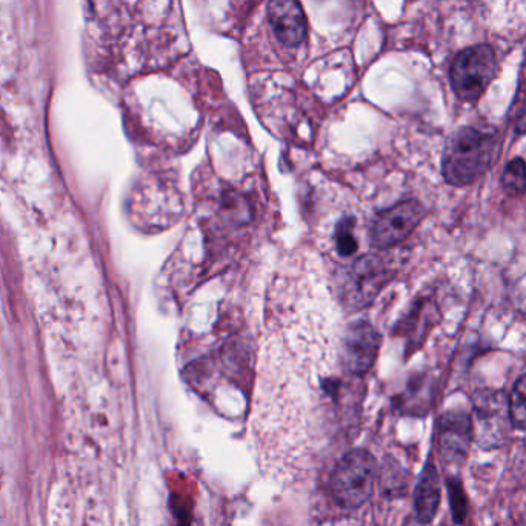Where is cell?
Here are the masks:
<instances>
[{"label":"cell","mask_w":526,"mask_h":526,"mask_svg":"<svg viewBox=\"0 0 526 526\" xmlns=\"http://www.w3.org/2000/svg\"><path fill=\"white\" fill-rule=\"evenodd\" d=\"M503 191L510 196H520L526 193V162L522 157L510 160L500 177Z\"/></svg>","instance_id":"cell-11"},{"label":"cell","mask_w":526,"mask_h":526,"mask_svg":"<svg viewBox=\"0 0 526 526\" xmlns=\"http://www.w3.org/2000/svg\"><path fill=\"white\" fill-rule=\"evenodd\" d=\"M351 276L353 277L347 285L348 302L353 303L354 307H363L365 303L370 302L371 297L376 296L380 279L383 277L382 271L374 260L370 263L360 260Z\"/></svg>","instance_id":"cell-10"},{"label":"cell","mask_w":526,"mask_h":526,"mask_svg":"<svg viewBox=\"0 0 526 526\" xmlns=\"http://www.w3.org/2000/svg\"><path fill=\"white\" fill-rule=\"evenodd\" d=\"M500 150L502 140L494 131L460 128L450 137L443 151V179L451 187L473 185L493 168Z\"/></svg>","instance_id":"cell-1"},{"label":"cell","mask_w":526,"mask_h":526,"mask_svg":"<svg viewBox=\"0 0 526 526\" xmlns=\"http://www.w3.org/2000/svg\"><path fill=\"white\" fill-rule=\"evenodd\" d=\"M508 414L511 425L517 430L526 431V374L517 379L508 399Z\"/></svg>","instance_id":"cell-12"},{"label":"cell","mask_w":526,"mask_h":526,"mask_svg":"<svg viewBox=\"0 0 526 526\" xmlns=\"http://www.w3.org/2000/svg\"><path fill=\"white\" fill-rule=\"evenodd\" d=\"M496 53L490 45H476L457 54L451 67V84L457 97L467 102L482 97L496 73Z\"/></svg>","instance_id":"cell-3"},{"label":"cell","mask_w":526,"mask_h":526,"mask_svg":"<svg viewBox=\"0 0 526 526\" xmlns=\"http://www.w3.org/2000/svg\"><path fill=\"white\" fill-rule=\"evenodd\" d=\"M448 496H450L451 513H453L454 522L462 525L468 516V499L467 494L463 491L462 482L457 477H450L447 482Z\"/></svg>","instance_id":"cell-13"},{"label":"cell","mask_w":526,"mask_h":526,"mask_svg":"<svg viewBox=\"0 0 526 526\" xmlns=\"http://www.w3.org/2000/svg\"><path fill=\"white\" fill-rule=\"evenodd\" d=\"M474 437L473 419L465 411H448L439 420V445L442 459L460 463L467 457Z\"/></svg>","instance_id":"cell-6"},{"label":"cell","mask_w":526,"mask_h":526,"mask_svg":"<svg viewBox=\"0 0 526 526\" xmlns=\"http://www.w3.org/2000/svg\"><path fill=\"white\" fill-rule=\"evenodd\" d=\"M376 460L365 450H353L337 462L331 476V494L347 510L362 507L373 493Z\"/></svg>","instance_id":"cell-2"},{"label":"cell","mask_w":526,"mask_h":526,"mask_svg":"<svg viewBox=\"0 0 526 526\" xmlns=\"http://www.w3.org/2000/svg\"><path fill=\"white\" fill-rule=\"evenodd\" d=\"M425 217L419 200H405L382 211L371 228V244L377 250H388L407 239Z\"/></svg>","instance_id":"cell-4"},{"label":"cell","mask_w":526,"mask_h":526,"mask_svg":"<svg viewBox=\"0 0 526 526\" xmlns=\"http://www.w3.org/2000/svg\"><path fill=\"white\" fill-rule=\"evenodd\" d=\"M380 340V334L370 323L351 325L342 343L343 368L356 376L368 373L376 362Z\"/></svg>","instance_id":"cell-5"},{"label":"cell","mask_w":526,"mask_h":526,"mask_svg":"<svg viewBox=\"0 0 526 526\" xmlns=\"http://www.w3.org/2000/svg\"><path fill=\"white\" fill-rule=\"evenodd\" d=\"M354 227H356V222H354V219H351V217L343 219L342 222L337 225L336 247L340 256L347 257L356 253L357 240L356 236H354Z\"/></svg>","instance_id":"cell-14"},{"label":"cell","mask_w":526,"mask_h":526,"mask_svg":"<svg viewBox=\"0 0 526 526\" xmlns=\"http://www.w3.org/2000/svg\"><path fill=\"white\" fill-rule=\"evenodd\" d=\"M440 505V479L433 463H427L414 493V510L422 523H431Z\"/></svg>","instance_id":"cell-9"},{"label":"cell","mask_w":526,"mask_h":526,"mask_svg":"<svg viewBox=\"0 0 526 526\" xmlns=\"http://www.w3.org/2000/svg\"><path fill=\"white\" fill-rule=\"evenodd\" d=\"M476 425L473 423L474 433H477L480 442L488 443V447H494L502 440L507 431L508 422L511 423L508 414V403L505 396L499 393H488L480 397L476 402Z\"/></svg>","instance_id":"cell-7"},{"label":"cell","mask_w":526,"mask_h":526,"mask_svg":"<svg viewBox=\"0 0 526 526\" xmlns=\"http://www.w3.org/2000/svg\"><path fill=\"white\" fill-rule=\"evenodd\" d=\"M268 16L282 44L297 47L307 34V19L297 0H270Z\"/></svg>","instance_id":"cell-8"}]
</instances>
